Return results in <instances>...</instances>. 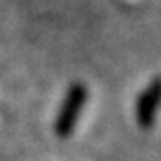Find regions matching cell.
<instances>
[{
	"mask_svg": "<svg viewBox=\"0 0 161 161\" xmlns=\"http://www.w3.org/2000/svg\"><path fill=\"white\" fill-rule=\"evenodd\" d=\"M86 99H87V89L84 86H74L70 89V93H68V97L64 101V107L58 114V122H56V134L58 136L64 138L68 132H72Z\"/></svg>",
	"mask_w": 161,
	"mask_h": 161,
	"instance_id": "6da1fadb",
	"label": "cell"
},
{
	"mask_svg": "<svg viewBox=\"0 0 161 161\" xmlns=\"http://www.w3.org/2000/svg\"><path fill=\"white\" fill-rule=\"evenodd\" d=\"M161 103V78L155 80V82L146 89V93L140 97L138 101V122L142 126H149L155 117L157 105Z\"/></svg>",
	"mask_w": 161,
	"mask_h": 161,
	"instance_id": "7a4b0ae2",
	"label": "cell"
}]
</instances>
